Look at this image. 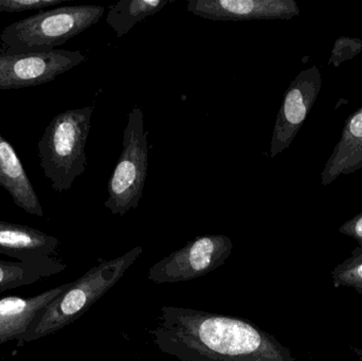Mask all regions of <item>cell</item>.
Listing matches in <instances>:
<instances>
[{"label": "cell", "mask_w": 362, "mask_h": 361, "mask_svg": "<svg viewBox=\"0 0 362 361\" xmlns=\"http://www.w3.org/2000/svg\"><path fill=\"white\" fill-rule=\"evenodd\" d=\"M0 187L13 203L31 215L44 216V209L23 162L12 144L0 134Z\"/></svg>", "instance_id": "obj_11"}, {"label": "cell", "mask_w": 362, "mask_h": 361, "mask_svg": "<svg viewBox=\"0 0 362 361\" xmlns=\"http://www.w3.org/2000/svg\"><path fill=\"white\" fill-rule=\"evenodd\" d=\"M178 329L187 345L226 360L295 361L274 337L233 318L189 313Z\"/></svg>", "instance_id": "obj_1"}, {"label": "cell", "mask_w": 362, "mask_h": 361, "mask_svg": "<svg viewBox=\"0 0 362 361\" xmlns=\"http://www.w3.org/2000/svg\"><path fill=\"white\" fill-rule=\"evenodd\" d=\"M339 233L355 239L358 243L356 248L362 249V211L346 220L339 229Z\"/></svg>", "instance_id": "obj_19"}, {"label": "cell", "mask_w": 362, "mask_h": 361, "mask_svg": "<svg viewBox=\"0 0 362 361\" xmlns=\"http://www.w3.org/2000/svg\"><path fill=\"white\" fill-rule=\"evenodd\" d=\"M59 242L57 237L25 225L0 220V254L18 261L53 258Z\"/></svg>", "instance_id": "obj_13"}, {"label": "cell", "mask_w": 362, "mask_h": 361, "mask_svg": "<svg viewBox=\"0 0 362 361\" xmlns=\"http://www.w3.org/2000/svg\"><path fill=\"white\" fill-rule=\"evenodd\" d=\"M362 169V106L344 123L339 141L321 173V184L327 187L342 175Z\"/></svg>", "instance_id": "obj_12"}, {"label": "cell", "mask_w": 362, "mask_h": 361, "mask_svg": "<svg viewBox=\"0 0 362 361\" xmlns=\"http://www.w3.org/2000/svg\"><path fill=\"white\" fill-rule=\"evenodd\" d=\"M85 59L78 51L11 52L0 47V90L46 84Z\"/></svg>", "instance_id": "obj_6"}, {"label": "cell", "mask_w": 362, "mask_h": 361, "mask_svg": "<svg viewBox=\"0 0 362 361\" xmlns=\"http://www.w3.org/2000/svg\"><path fill=\"white\" fill-rule=\"evenodd\" d=\"M342 263L348 265L361 264V263H362V249L355 248L352 254H351L350 258L346 259V260H344Z\"/></svg>", "instance_id": "obj_20"}, {"label": "cell", "mask_w": 362, "mask_h": 361, "mask_svg": "<svg viewBox=\"0 0 362 361\" xmlns=\"http://www.w3.org/2000/svg\"><path fill=\"white\" fill-rule=\"evenodd\" d=\"M127 118L122 152L108 182L105 201V208L120 215L139 206L148 167V135L141 108H134Z\"/></svg>", "instance_id": "obj_5"}, {"label": "cell", "mask_w": 362, "mask_h": 361, "mask_svg": "<svg viewBox=\"0 0 362 361\" xmlns=\"http://www.w3.org/2000/svg\"><path fill=\"white\" fill-rule=\"evenodd\" d=\"M64 269L65 265L54 258L16 262L0 260V292L31 285L44 278L61 273Z\"/></svg>", "instance_id": "obj_14"}, {"label": "cell", "mask_w": 362, "mask_h": 361, "mask_svg": "<svg viewBox=\"0 0 362 361\" xmlns=\"http://www.w3.org/2000/svg\"><path fill=\"white\" fill-rule=\"evenodd\" d=\"M362 52V40L351 36H340L334 42L331 55H329V65L338 68L344 61L354 59L356 55Z\"/></svg>", "instance_id": "obj_16"}, {"label": "cell", "mask_w": 362, "mask_h": 361, "mask_svg": "<svg viewBox=\"0 0 362 361\" xmlns=\"http://www.w3.org/2000/svg\"><path fill=\"white\" fill-rule=\"evenodd\" d=\"M232 247L231 239L225 235L196 237L155 265L148 278L157 283H176L200 277L223 264Z\"/></svg>", "instance_id": "obj_7"}, {"label": "cell", "mask_w": 362, "mask_h": 361, "mask_svg": "<svg viewBox=\"0 0 362 361\" xmlns=\"http://www.w3.org/2000/svg\"><path fill=\"white\" fill-rule=\"evenodd\" d=\"M169 0H122L112 6L105 20L118 37H122L137 23L163 10Z\"/></svg>", "instance_id": "obj_15"}, {"label": "cell", "mask_w": 362, "mask_h": 361, "mask_svg": "<svg viewBox=\"0 0 362 361\" xmlns=\"http://www.w3.org/2000/svg\"><path fill=\"white\" fill-rule=\"evenodd\" d=\"M322 88V74L317 66L302 70L291 83L274 122L270 157L274 158L291 146L303 126Z\"/></svg>", "instance_id": "obj_8"}, {"label": "cell", "mask_w": 362, "mask_h": 361, "mask_svg": "<svg viewBox=\"0 0 362 361\" xmlns=\"http://www.w3.org/2000/svg\"><path fill=\"white\" fill-rule=\"evenodd\" d=\"M93 106L65 110L47 125L38 140L40 167L53 190H70L86 170L85 148L91 127Z\"/></svg>", "instance_id": "obj_2"}, {"label": "cell", "mask_w": 362, "mask_h": 361, "mask_svg": "<svg viewBox=\"0 0 362 361\" xmlns=\"http://www.w3.org/2000/svg\"><path fill=\"white\" fill-rule=\"evenodd\" d=\"M64 0H0V12L19 13L25 11H44L57 6Z\"/></svg>", "instance_id": "obj_18"}, {"label": "cell", "mask_w": 362, "mask_h": 361, "mask_svg": "<svg viewBox=\"0 0 362 361\" xmlns=\"http://www.w3.org/2000/svg\"><path fill=\"white\" fill-rule=\"evenodd\" d=\"M71 284H63L29 298L0 299V345L23 338L36 326L47 307Z\"/></svg>", "instance_id": "obj_10"}, {"label": "cell", "mask_w": 362, "mask_h": 361, "mask_svg": "<svg viewBox=\"0 0 362 361\" xmlns=\"http://www.w3.org/2000/svg\"><path fill=\"white\" fill-rule=\"evenodd\" d=\"M104 12V6L88 4L40 11L4 28L0 47L11 52L54 50L95 25Z\"/></svg>", "instance_id": "obj_4"}, {"label": "cell", "mask_w": 362, "mask_h": 361, "mask_svg": "<svg viewBox=\"0 0 362 361\" xmlns=\"http://www.w3.org/2000/svg\"><path fill=\"white\" fill-rule=\"evenodd\" d=\"M353 351H354V353L356 354L357 357L359 358V360L362 361V350L358 349V348H352Z\"/></svg>", "instance_id": "obj_21"}, {"label": "cell", "mask_w": 362, "mask_h": 361, "mask_svg": "<svg viewBox=\"0 0 362 361\" xmlns=\"http://www.w3.org/2000/svg\"><path fill=\"white\" fill-rule=\"evenodd\" d=\"M141 252V247L135 248L121 258L93 267L72 282L66 292L47 307L36 326L18 343H29L54 334L80 318L118 282Z\"/></svg>", "instance_id": "obj_3"}, {"label": "cell", "mask_w": 362, "mask_h": 361, "mask_svg": "<svg viewBox=\"0 0 362 361\" xmlns=\"http://www.w3.org/2000/svg\"><path fill=\"white\" fill-rule=\"evenodd\" d=\"M187 11L211 20L291 19L299 16L295 0H192Z\"/></svg>", "instance_id": "obj_9"}, {"label": "cell", "mask_w": 362, "mask_h": 361, "mask_svg": "<svg viewBox=\"0 0 362 361\" xmlns=\"http://www.w3.org/2000/svg\"><path fill=\"white\" fill-rule=\"evenodd\" d=\"M335 288H349L362 296V263L348 265L341 263L332 271Z\"/></svg>", "instance_id": "obj_17"}]
</instances>
